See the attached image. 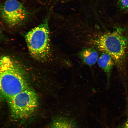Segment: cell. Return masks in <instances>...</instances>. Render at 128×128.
I'll list each match as a JSON object with an SVG mask.
<instances>
[{
  "instance_id": "5",
  "label": "cell",
  "mask_w": 128,
  "mask_h": 128,
  "mask_svg": "<svg viewBox=\"0 0 128 128\" xmlns=\"http://www.w3.org/2000/svg\"><path fill=\"white\" fill-rule=\"evenodd\" d=\"M13 119H27L37 108L38 100L36 92L29 87L7 100Z\"/></svg>"
},
{
  "instance_id": "3",
  "label": "cell",
  "mask_w": 128,
  "mask_h": 128,
  "mask_svg": "<svg viewBox=\"0 0 128 128\" xmlns=\"http://www.w3.org/2000/svg\"><path fill=\"white\" fill-rule=\"evenodd\" d=\"M121 28L100 34L92 38L91 42L102 52L111 56L115 64L120 68L125 60L128 40Z\"/></svg>"
},
{
  "instance_id": "11",
  "label": "cell",
  "mask_w": 128,
  "mask_h": 128,
  "mask_svg": "<svg viewBox=\"0 0 128 128\" xmlns=\"http://www.w3.org/2000/svg\"><path fill=\"white\" fill-rule=\"evenodd\" d=\"M4 35L3 34L2 31L0 28V40H2L4 38Z\"/></svg>"
},
{
  "instance_id": "10",
  "label": "cell",
  "mask_w": 128,
  "mask_h": 128,
  "mask_svg": "<svg viewBox=\"0 0 128 128\" xmlns=\"http://www.w3.org/2000/svg\"><path fill=\"white\" fill-rule=\"evenodd\" d=\"M116 128H128V118L123 124Z\"/></svg>"
},
{
  "instance_id": "8",
  "label": "cell",
  "mask_w": 128,
  "mask_h": 128,
  "mask_svg": "<svg viewBox=\"0 0 128 128\" xmlns=\"http://www.w3.org/2000/svg\"><path fill=\"white\" fill-rule=\"evenodd\" d=\"M97 62L99 66L104 72L108 79L115 64L112 58L108 54L103 52L98 58Z\"/></svg>"
},
{
  "instance_id": "1",
  "label": "cell",
  "mask_w": 128,
  "mask_h": 128,
  "mask_svg": "<svg viewBox=\"0 0 128 128\" xmlns=\"http://www.w3.org/2000/svg\"><path fill=\"white\" fill-rule=\"evenodd\" d=\"M28 77L19 63L9 56H0V100H7L30 87Z\"/></svg>"
},
{
  "instance_id": "2",
  "label": "cell",
  "mask_w": 128,
  "mask_h": 128,
  "mask_svg": "<svg viewBox=\"0 0 128 128\" xmlns=\"http://www.w3.org/2000/svg\"><path fill=\"white\" fill-rule=\"evenodd\" d=\"M57 103V111L47 128H89L88 112L82 104L60 98Z\"/></svg>"
},
{
  "instance_id": "6",
  "label": "cell",
  "mask_w": 128,
  "mask_h": 128,
  "mask_svg": "<svg viewBox=\"0 0 128 128\" xmlns=\"http://www.w3.org/2000/svg\"><path fill=\"white\" fill-rule=\"evenodd\" d=\"M0 16L10 28L20 26L28 19L29 13L18 0H7L0 6Z\"/></svg>"
},
{
  "instance_id": "7",
  "label": "cell",
  "mask_w": 128,
  "mask_h": 128,
  "mask_svg": "<svg viewBox=\"0 0 128 128\" xmlns=\"http://www.w3.org/2000/svg\"><path fill=\"white\" fill-rule=\"evenodd\" d=\"M78 55L83 63L88 66L95 64L98 58V52L93 48L83 49L79 52Z\"/></svg>"
},
{
  "instance_id": "9",
  "label": "cell",
  "mask_w": 128,
  "mask_h": 128,
  "mask_svg": "<svg viewBox=\"0 0 128 128\" xmlns=\"http://www.w3.org/2000/svg\"><path fill=\"white\" fill-rule=\"evenodd\" d=\"M119 4L122 9L128 10V0H119Z\"/></svg>"
},
{
  "instance_id": "4",
  "label": "cell",
  "mask_w": 128,
  "mask_h": 128,
  "mask_svg": "<svg viewBox=\"0 0 128 128\" xmlns=\"http://www.w3.org/2000/svg\"><path fill=\"white\" fill-rule=\"evenodd\" d=\"M29 52L34 58L44 62L52 56L50 32L47 20L30 30L25 36Z\"/></svg>"
}]
</instances>
